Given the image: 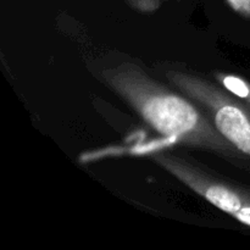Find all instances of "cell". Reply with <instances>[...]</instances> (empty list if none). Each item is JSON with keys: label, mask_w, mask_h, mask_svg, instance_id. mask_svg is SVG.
<instances>
[{"label": "cell", "mask_w": 250, "mask_h": 250, "mask_svg": "<svg viewBox=\"0 0 250 250\" xmlns=\"http://www.w3.org/2000/svg\"><path fill=\"white\" fill-rule=\"evenodd\" d=\"M99 77L166 138L211 151L229 160L239 158L241 153L219 133L194 102L156 82L139 66L122 62L104 67Z\"/></svg>", "instance_id": "obj_1"}, {"label": "cell", "mask_w": 250, "mask_h": 250, "mask_svg": "<svg viewBox=\"0 0 250 250\" xmlns=\"http://www.w3.org/2000/svg\"><path fill=\"white\" fill-rule=\"evenodd\" d=\"M229 1L231 2L234 9L241 12H247L250 7L248 6V1L247 0H229Z\"/></svg>", "instance_id": "obj_2"}]
</instances>
